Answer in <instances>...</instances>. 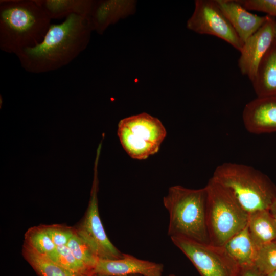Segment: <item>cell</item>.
Wrapping results in <instances>:
<instances>
[{
    "label": "cell",
    "mask_w": 276,
    "mask_h": 276,
    "mask_svg": "<svg viewBox=\"0 0 276 276\" xmlns=\"http://www.w3.org/2000/svg\"><path fill=\"white\" fill-rule=\"evenodd\" d=\"M216 1L243 43L261 28L268 16L250 13L238 0Z\"/></svg>",
    "instance_id": "14"
},
{
    "label": "cell",
    "mask_w": 276,
    "mask_h": 276,
    "mask_svg": "<svg viewBox=\"0 0 276 276\" xmlns=\"http://www.w3.org/2000/svg\"><path fill=\"white\" fill-rule=\"evenodd\" d=\"M101 147L102 144H99L97 150L88 205L83 220L75 229L77 235L89 245L99 259L115 260L122 258L123 253L120 252L108 238L98 209L97 167Z\"/></svg>",
    "instance_id": "7"
},
{
    "label": "cell",
    "mask_w": 276,
    "mask_h": 276,
    "mask_svg": "<svg viewBox=\"0 0 276 276\" xmlns=\"http://www.w3.org/2000/svg\"><path fill=\"white\" fill-rule=\"evenodd\" d=\"M190 260L201 276H236L239 267L223 247L179 237L170 238Z\"/></svg>",
    "instance_id": "8"
},
{
    "label": "cell",
    "mask_w": 276,
    "mask_h": 276,
    "mask_svg": "<svg viewBox=\"0 0 276 276\" xmlns=\"http://www.w3.org/2000/svg\"><path fill=\"white\" fill-rule=\"evenodd\" d=\"M205 187L208 193L206 218L210 244L223 247L247 226L249 214L228 189L212 177Z\"/></svg>",
    "instance_id": "5"
},
{
    "label": "cell",
    "mask_w": 276,
    "mask_h": 276,
    "mask_svg": "<svg viewBox=\"0 0 276 276\" xmlns=\"http://www.w3.org/2000/svg\"><path fill=\"white\" fill-rule=\"evenodd\" d=\"M51 19L37 0L0 1V49L16 56L39 43Z\"/></svg>",
    "instance_id": "2"
},
{
    "label": "cell",
    "mask_w": 276,
    "mask_h": 276,
    "mask_svg": "<svg viewBox=\"0 0 276 276\" xmlns=\"http://www.w3.org/2000/svg\"><path fill=\"white\" fill-rule=\"evenodd\" d=\"M212 178L228 189L248 214L270 210L276 200V185L250 166L224 162L216 168Z\"/></svg>",
    "instance_id": "4"
},
{
    "label": "cell",
    "mask_w": 276,
    "mask_h": 276,
    "mask_svg": "<svg viewBox=\"0 0 276 276\" xmlns=\"http://www.w3.org/2000/svg\"><path fill=\"white\" fill-rule=\"evenodd\" d=\"M22 255L39 276H90L65 268L24 242Z\"/></svg>",
    "instance_id": "19"
},
{
    "label": "cell",
    "mask_w": 276,
    "mask_h": 276,
    "mask_svg": "<svg viewBox=\"0 0 276 276\" xmlns=\"http://www.w3.org/2000/svg\"><path fill=\"white\" fill-rule=\"evenodd\" d=\"M247 227L258 249L276 240V219L269 210L249 213Z\"/></svg>",
    "instance_id": "16"
},
{
    "label": "cell",
    "mask_w": 276,
    "mask_h": 276,
    "mask_svg": "<svg viewBox=\"0 0 276 276\" xmlns=\"http://www.w3.org/2000/svg\"><path fill=\"white\" fill-rule=\"evenodd\" d=\"M128 276H142V275H128Z\"/></svg>",
    "instance_id": "31"
},
{
    "label": "cell",
    "mask_w": 276,
    "mask_h": 276,
    "mask_svg": "<svg viewBox=\"0 0 276 276\" xmlns=\"http://www.w3.org/2000/svg\"><path fill=\"white\" fill-rule=\"evenodd\" d=\"M136 4L134 0L95 1L89 16L93 31L103 34L109 26L133 15Z\"/></svg>",
    "instance_id": "13"
},
{
    "label": "cell",
    "mask_w": 276,
    "mask_h": 276,
    "mask_svg": "<svg viewBox=\"0 0 276 276\" xmlns=\"http://www.w3.org/2000/svg\"><path fill=\"white\" fill-rule=\"evenodd\" d=\"M270 211L272 214L276 215V200L274 202V203L271 206Z\"/></svg>",
    "instance_id": "27"
},
{
    "label": "cell",
    "mask_w": 276,
    "mask_h": 276,
    "mask_svg": "<svg viewBox=\"0 0 276 276\" xmlns=\"http://www.w3.org/2000/svg\"><path fill=\"white\" fill-rule=\"evenodd\" d=\"M207 190L177 185L169 188L163 204L169 215L168 234L210 244L206 225Z\"/></svg>",
    "instance_id": "3"
},
{
    "label": "cell",
    "mask_w": 276,
    "mask_h": 276,
    "mask_svg": "<svg viewBox=\"0 0 276 276\" xmlns=\"http://www.w3.org/2000/svg\"><path fill=\"white\" fill-rule=\"evenodd\" d=\"M162 264L138 259L124 254L122 258L115 260L99 259L93 273L105 276H163Z\"/></svg>",
    "instance_id": "11"
},
{
    "label": "cell",
    "mask_w": 276,
    "mask_h": 276,
    "mask_svg": "<svg viewBox=\"0 0 276 276\" xmlns=\"http://www.w3.org/2000/svg\"><path fill=\"white\" fill-rule=\"evenodd\" d=\"M223 247L239 267L254 265L258 248L250 237L247 225Z\"/></svg>",
    "instance_id": "17"
},
{
    "label": "cell",
    "mask_w": 276,
    "mask_h": 276,
    "mask_svg": "<svg viewBox=\"0 0 276 276\" xmlns=\"http://www.w3.org/2000/svg\"><path fill=\"white\" fill-rule=\"evenodd\" d=\"M187 28L200 34L214 36L238 50L244 43L220 8L216 0H196Z\"/></svg>",
    "instance_id": "9"
},
{
    "label": "cell",
    "mask_w": 276,
    "mask_h": 276,
    "mask_svg": "<svg viewBox=\"0 0 276 276\" xmlns=\"http://www.w3.org/2000/svg\"><path fill=\"white\" fill-rule=\"evenodd\" d=\"M274 17L268 15L265 23L244 42L238 60L241 73L254 80L259 64L275 39Z\"/></svg>",
    "instance_id": "10"
},
{
    "label": "cell",
    "mask_w": 276,
    "mask_h": 276,
    "mask_svg": "<svg viewBox=\"0 0 276 276\" xmlns=\"http://www.w3.org/2000/svg\"><path fill=\"white\" fill-rule=\"evenodd\" d=\"M236 276H265L254 265L240 267Z\"/></svg>",
    "instance_id": "26"
},
{
    "label": "cell",
    "mask_w": 276,
    "mask_h": 276,
    "mask_svg": "<svg viewBox=\"0 0 276 276\" xmlns=\"http://www.w3.org/2000/svg\"><path fill=\"white\" fill-rule=\"evenodd\" d=\"M274 35H275V38H276V20L275 21V24H274Z\"/></svg>",
    "instance_id": "29"
},
{
    "label": "cell",
    "mask_w": 276,
    "mask_h": 276,
    "mask_svg": "<svg viewBox=\"0 0 276 276\" xmlns=\"http://www.w3.org/2000/svg\"><path fill=\"white\" fill-rule=\"evenodd\" d=\"M254 265L265 275L276 269V240L258 249Z\"/></svg>",
    "instance_id": "23"
},
{
    "label": "cell",
    "mask_w": 276,
    "mask_h": 276,
    "mask_svg": "<svg viewBox=\"0 0 276 276\" xmlns=\"http://www.w3.org/2000/svg\"><path fill=\"white\" fill-rule=\"evenodd\" d=\"M44 226L56 246L66 245L76 232L75 228L61 224L44 225Z\"/></svg>",
    "instance_id": "24"
},
{
    "label": "cell",
    "mask_w": 276,
    "mask_h": 276,
    "mask_svg": "<svg viewBox=\"0 0 276 276\" xmlns=\"http://www.w3.org/2000/svg\"><path fill=\"white\" fill-rule=\"evenodd\" d=\"M93 276H105V275H98V274H94Z\"/></svg>",
    "instance_id": "30"
},
{
    "label": "cell",
    "mask_w": 276,
    "mask_h": 276,
    "mask_svg": "<svg viewBox=\"0 0 276 276\" xmlns=\"http://www.w3.org/2000/svg\"><path fill=\"white\" fill-rule=\"evenodd\" d=\"M242 119L251 133L276 132V96L257 97L249 102L244 108Z\"/></svg>",
    "instance_id": "12"
},
{
    "label": "cell",
    "mask_w": 276,
    "mask_h": 276,
    "mask_svg": "<svg viewBox=\"0 0 276 276\" xmlns=\"http://www.w3.org/2000/svg\"><path fill=\"white\" fill-rule=\"evenodd\" d=\"M117 133L124 150L137 160L157 153L167 135L160 121L145 112L120 120Z\"/></svg>",
    "instance_id": "6"
},
{
    "label": "cell",
    "mask_w": 276,
    "mask_h": 276,
    "mask_svg": "<svg viewBox=\"0 0 276 276\" xmlns=\"http://www.w3.org/2000/svg\"><path fill=\"white\" fill-rule=\"evenodd\" d=\"M56 264L72 271L93 276V271L79 261L66 246H57L51 254L47 256Z\"/></svg>",
    "instance_id": "20"
},
{
    "label": "cell",
    "mask_w": 276,
    "mask_h": 276,
    "mask_svg": "<svg viewBox=\"0 0 276 276\" xmlns=\"http://www.w3.org/2000/svg\"><path fill=\"white\" fill-rule=\"evenodd\" d=\"M66 246L76 259L83 263L93 272L99 258L89 245L80 238L76 232Z\"/></svg>",
    "instance_id": "22"
},
{
    "label": "cell",
    "mask_w": 276,
    "mask_h": 276,
    "mask_svg": "<svg viewBox=\"0 0 276 276\" xmlns=\"http://www.w3.org/2000/svg\"><path fill=\"white\" fill-rule=\"evenodd\" d=\"M89 17L72 14L58 24H51L37 45L16 56L27 72L41 74L57 70L76 59L87 47L93 32Z\"/></svg>",
    "instance_id": "1"
},
{
    "label": "cell",
    "mask_w": 276,
    "mask_h": 276,
    "mask_svg": "<svg viewBox=\"0 0 276 276\" xmlns=\"http://www.w3.org/2000/svg\"><path fill=\"white\" fill-rule=\"evenodd\" d=\"M168 276H175L174 274H170L169 275H168Z\"/></svg>",
    "instance_id": "32"
},
{
    "label": "cell",
    "mask_w": 276,
    "mask_h": 276,
    "mask_svg": "<svg viewBox=\"0 0 276 276\" xmlns=\"http://www.w3.org/2000/svg\"><path fill=\"white\" fill-rule=\"evenodd\" d=\"M247 10L264 12L276 17V0H238Z\"/></svg>",
    "instance_id": "25"
},
{
    "label": "cell",
    "mask_w": 276,
    "mask_h": 276,
    "mask_svg": "<svg viewBox=\"0 0 276 276\" xmlns=\"http://www.w3.org/2000/svg\"><path fill=\"white\" fill-rule=\"evenodd\" d=\"M251 83L257 97L276 96V38L261 60Z\"/></svg>",
    "instance_id": "15"
},
{
    "label": "cell",
    "mask_w": 276,
    "mask_h": 276,
    "mask_svg": "<svg viewBox=\"0 0 276 276\" xmlns=\"http://www.w3.org/2000/svg\"><path fill=\"white\" fill-rule=\"evenodd\" d=\"M50 18L56 19L72 14L89 17L93 0H37Z\"/></svg>",
    "instance_id": "18"
},
{
    "label": "cell",
    "mask_w": 276,
    "mask_h": 276,
    "mask_svg": "<svg viewBox=\"0 0 276 276\" xmlns=\"http://www.w3.org/2000/svg\"><path fill=\"white\" fill-rule=\"evenodd\" d=\"M265 276H276V269L272 271Z\"/></svg>",
    "instance_id": "28"
},
{
    "label": "cell",
    "mask_w": 276,
    "mask_h": 276,
    "mask_svg": "<svg viewBox=\"0 0 276 276\" xmlns=\"http://www.w3.org/2000/svg\"><path fill=\"white\" fill-rule=\"evenodd\" d=\"M273 215H274V217H275V219H276V215H275V214H273Z\"/></svg>",
    "instance_id": "33"
},
{
    "label": "cell",
    "mask_w": 276,
    "mask_h": 276,
    "mask_svg": "<svg viewBox=\"0 0 276 276\" xmlns=\"http://www.w3.org/2000/svg\"><path fill=\"white\" fill-rule=\"evenodd\" d=\"M25 243L38 252L48 256L57 247L47 232L44 225L33 226L26 232Z\"/></svg>",
    "instance_id": "21"
}]
</instances>
